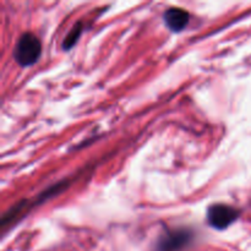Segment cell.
<instances>
[{
  "instance_id": "obj_5",
  "label": "cell",
  "mask_w": 251,
  "mask_h": 251,
  "mask_svg": "<svg viewBox=\"0 0 251 251\" xmlns=\"http://www.w3.org/2000/svg\"><path fill=\"white\" fill-rule=\"evenodd\" d=\"M81 31H82V24L78 22V24H76L75 27L69 32V34L65 37V39H64V43H63L64 48L68 49L70 48L71 46H74V44L76 43V41L78 39V36H80Z\"/></svg>"
},
{
  "instance_id": "obj_4",
  "label": "cell",
  "mask_w": 251,
  "mask_h": 251,
  "mask_svg": "<svg viewBox=\"0 0 251 251\" xmlns=\"http://www.w3.org/2000/svg\"><path fill=\"white\" fill-rule=\"evenodd\" d=\"M164 22L169 29L179 32L188 25L189 12L181 7H171L164 12Z\"/></svg>"
},
{
  "instance_id": "obj_2",
  "label": "cell",
  "mask_w": 251,
  "mask_h": 251,
  "mask_svg": "<svg viewBox=\"0 0 251 251\" xmlns=\"http://www.w3.org/2000/svg\"><path fill=\"white\" fill-rule=\"evenodd\" d=\"M239 217V211L225 203H216L208 207L207 222L216 229H226Z\"/></svg>"
},
{
  "instance_id": "obj_1",
  "label": "cell",
  "mask_w": 251,
  "mask_h": 251,
  "mask_svg": "<svg viewBox=\"0 0 251 251\" xmlns=\"http://www.w3.org/2000/svg\"><path fill=\"white\" fill-rule=\"evenodd\" d=\"M41 51L42 46L38 37L34 36L31 32H26L17 39L14 56L20 65L29 66L38 60Z\"/></svg>"
},
{
  "instance_id": "obj_3",
  "label": "cell",
  "mask_w": 251,
  "mask_h": 251,
  "mask_svg": "<svg viewBox=\"0 0 251 251\" xmlns=\"http://www.w3.org/2000/svg\"><path fill=\"white\" fill-rule=\"evenodd\" d=\"M190 233L186 230H176V232L168 233L162 238L159 243V250L161 251H176L185 247L190 240Z\"/></svg>"
}]
</instances>
